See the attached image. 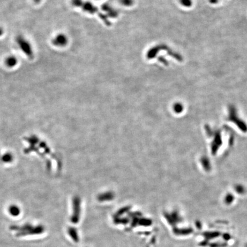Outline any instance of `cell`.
Wrapping results in <instances>:
<instances>
[{
    "label": "cell",
    "instance_id": "cell-1",
    "mask_svg": "<svg viewBox=\"0 0 247 247\" xmlns=\"http://www.w3.org/2000/svg\"><path fill=\"white\" fill-rule=\"evenodd\" d=\"M10 229L13 231H17L16 236L17 237L40 235L42 234L45 231V228L43 225H39L33 227L29 224H27L22 226L12 225L10 227Z\"/></svg>",
    "mask_w": 247,
    "mask_h": 247
},
{
    "label": "cell",
    "instance_id": "cell-2",
    "mask_svg": "<svg viewBox=\"0 0 247 247\" xmlns=\"http://www.w3.org/2000/svg\"><path fill=\"white\" fill-rule=\"evenodd\" d=\"M72 4L75 6L81 7L84 11H86L88 13H90L92 14H94L96 13H98L100 17L104 21L105 24L107 26L111 25V22L107 19L106 17L105 16H104V14L100 13L98 12L97 8L96 7H95L91 2H84L82 0H72Z\"/></svg>",
    "mask_w": 247,
    "mask_h": 247
},
{
    "label": "cell",
    "instance_id": "cell-3",
    "mask_svg": "<svg viewBox=\"0 0 247 247\" xmlns=\"http://www.w3.org/2000/svg\"><path fill=\"white\" fill-rule=\"evenodd\" d=\"M160 50H165V51L167 52L168 55H169L170 56H171L172 57H173L179 61H183V60L182 56H181L178 53L175 52H173L170 48L168 47L166 45H157L156 46H154L153 48L151 49L147 53V58L148 59H154Z\"/></svg>",
    "mask_w": 247,
    "mask_h": 247
},
{
    "label": "cell",
    "instance_id": "cell-4",
    "mask_svg": "<svg viewBox=\"0 0 247 247\" xmlns=\"http://www.w3.org/2000/svg\"><path fill=\"white\" fill-rule=\"evenodd\" d=\"M17 41L23 51H24L26 54H27V56H31L32 53L31 50V46L28 42H27V41L21 37H18Z\"/></svg>",
    "mask_w": 247,
    "mask_h": 247
},
{
    "label": "cell",
    "instance_id": "cell-5",
    "mask_svg": "<svg viewBox=\"0 0 247 247\" xmlns=\"http://www.w3.org/2000/svg\"><path fill=\"white\" fill-rule=\"evenodd\" d=\"M53 43L57 46H63L68 43V38L65 35L59 34L53 39Z\"/></svg>",
    "mask_w": 247,
    "mask_h": 247
},
{
    "label": "cell",
    "instance_id": "cell-6",
    "mask_svg": "<svg viewBox=\"0 0 247 247\" xmlns=\"http://www.w3.org/2000/svg\"><path fill=\"white\" fill-rule=\"evenodd\" d=\"M102 9L106 13H107L111 17L115 18L118 16V13L116 10L113 9L111 6H109L108 4H104L102 6Z\"/></svg>",
    "mask_w": 247,
    "mask_h": 247
},
{
    "label": "cell",
    "instance_id": "cell-7",
    "mask_svg": "<svg viewBox=\"0 0 247 247\" xmlns=\"http://www.w3.org/2000/svg\"><path fill=\"white\" fill-rule=\"evenodd\" d=\"M9 213L10 214V215L12 216H14V217L18 216L20 214V208L18 207H17L16 205H12L9 208Z\"/></svg>",
    "mask_w": 247,
    "mask_h": 247
},
{
    "label": "cell",
    "instance_id": "cell-8",
    "mask_svg": "<svg viewBox=\"0 0 247 247\" xmlns=\"http://www.w3.org/2000/svg\"><path fill=\"white\" fill-rule=\"evenodd\" d=\"M17 59L15 57H13V56H10V57H8L5 61L6 65L8 67L14 66L17 64Z\"/></svg>",
    "mask_w": 247,
    "mask_h": 247
},
{
    "label": "cell",
    "instance_id": "cell-9",
    "mask_svg": "<svg viewBox=\"0 0 247 247\" xmlns=\"http://www.w3.org/2000/svg\"><path fill=\"white\" fill-rule=\"evenodd\" d=\"M68 233L72 239L76 242L78 241V236L77 235V231L74 228H69L68 229Z\"/></svg>",
    "mask_w": 247,
    "mask_h": 247
},
{
    "label": "cell",
    "instance_id": "cell-10",
    "mask_svg": "<svg viewBox=\"0 0 247 247\" xmlns=\"http://www.w3.org/2000/svg\"><path fill=\"white\" fill-rule=\"evenodd\" d=\"M181 4L185 7H190L192 5V0H180Z\"/></svg>",
    "mask_w": 247,
    "mask_h": 247
},
{
    "label": "cell",
    "instance_id": "cell-11",
    "mask_svg": "<svg viewBox=\"0 0 247 247\" xmlns=\"http://www.w3.org/2000/svg\"><path fill=\"white\" fill-rule=\"evenodd\" d=\"M120 2L122 5L126 6H131L133 3V0H120Z\"/></svg>",
    "mask_w": 247,
    "mask_h": 247
},
{
    "label": "cell",
    "instance_id": "cell-12",
    "mask_svg": "<svg viewBox=\"0 0 247 247\" xmlns=\"http://www.w3.org/2000/svg\"><path fill=\"white\" fill-rule=\"evenodd\" d=\"M158 60L160 61L161 62H162L164 65H168V61L164 58V57H159L158 58Z\"/></svg>",
    "mask_w": 247,
    "mask_h": 247
},
{
    "label": "cell",
    "instance_id": "cell-13",
    "mask_svg": "<svg viewBox=\"0 0 247 247\" xmlns=\"http://www.w3.org/2000/svg\"><path fill=\"white\" fill-rule=\"evenodd\" d=\"M218 0H209V2L212 3V4H215L218 2Z\"/></svg>",
    "mask_w": 247,
    "mask_h": 247
}]
</instances>
